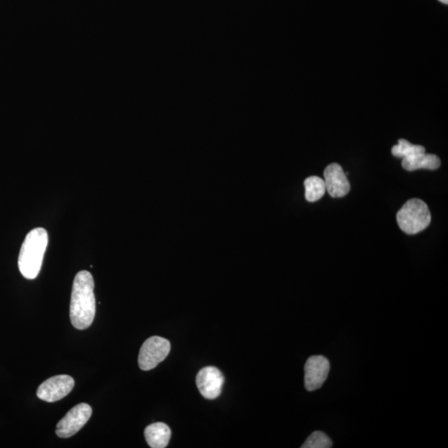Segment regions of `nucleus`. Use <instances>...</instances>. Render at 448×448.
I'll use <instances>...</instances> for the list:
<instances>
[{
  "mask_svg": "<svg viewBox=\"0 0 448 448\" xmlns=\"http://www.w3.org/2000/svg\"><path fill=\"white\" fill-rule=\"evenodd\" d=\"M94 280L89 271H81L72 285L70 319L77 330H85L94 322L96 315Z\"/></svg>",
  "mask_w": 448,
  "mask_h": 448,
  "instance_id": "f257e3e1",
  "label": "nucleus"
},
{
  "mask_svg": "<svg viewBox=\"0 0 448 448\" xmlns=\"http://www.w3.org/2000/svg\"><path fill=\"white\" fill-rule=\"evenodd\" d=\"M49 234L44 229L37 228L27 233L18 256V269L26 279L33 280L39 276L43 263Z\"/></svg>",
  "mask_w": 448,
  "mask_h": 448,
  "instance_id": "f03ea898",
  "label": "nucleus"
},
{
  "mask_svg": "<svg viewBox=\"0 0 448 448\" xmlns=\"http://www.w3.org/2000/svg\"><path fill=\"white\" fill-rule=\"evenodd\" d=\"M397 223L404 233L414 235L426 229L432 216L426 203L419 198H411L397 212Z\"/></svg>",
  "mask_w": 448,
  "mask_h": 448,
  "instance_id": "7ed1b4c3",
  "label": "nucleus"
},
{
  "mask_svg": "<svg viewBox=\"0 0 448 448\" xmlns=\"http://www.w3.org/2000/svg\"><path fill=\"white\" fill-rule=\"evenodd\" d=\"M169 351V340L160 336L151 337L141 346L138 357L139 366L142 371H151L168 357Z\"/></svg>",
  "mask_w": 448,
  "mask_h": 448,
  "instance_id": "20e7f679",
  "label": "nucleus"
},
{
  "mask_svg": "<svg viewBox=\"0 0 448 448\" xmlns=\"http://www.w3.org/2000/svg\"><path fill=\"white\" fill-rule=\"evenodd\" d=\"M92 414L91 406L79 404L73 407L60 420L57 425L56 434L59 437H70L84 427Z\"/></svg>",
  "mask_w": 448,
  "mask_h": 448,
  "instance_id": "39448f33",
  "label": "nucleus"
},
{
  "mask_svg": "<svg viewBox=\"0 0 448 448\" xmlns=\"http://www.w3.org/2000/svg\"><path fill=\"white\" fill-rule=\"evenodd\" d=\"M75 385L73 378L66 375L56 376L48 378L39 387L37 396L41 400L53 403L65 398Z\"/></svg>",
  "mask_w": 448,
  "mask_h": 448,
  "instance_id": "423d86ee",
  "label": "nucleus"
},
{
  "mask_svg": "<svg viewBox=\"0 0 448 448\" xmlns=\"http://www.w3.org/2000/svg\"><path fill=\"white\" fill-rule=\"evenodd\" d=\"M329 360L322 355H315L305 364V387L308 391H315L323 385L329 375Z\"/></svg>",
  "mask_w": 448,
  "mask_h": 448,
  "instance_id": "0eeeda50",
  "label": "nucleus"
},
{
  "mask_svg": "<svg viewBox=\"0 0 448 448\" xmlns=\"http://www.w3.org/2000/svg\"><path fill=\"white\" fill-rule=\"evenodd\" d=\"M224 383L223 373L218 368L207 366L198 373L196 385L200 394L207 399H215L220 395Z\"/></svg>",
  "mask_w": 448,
  "mask_h": 448,
  "instance_id": "6e6552de",
  "label": "nucleus"
},
{
  "mask_svg": "<svg viewBox=\"0 0 448 448\" xmlns=\"http://www.w3.org/2000/svg\"><path fill=\"white\" fill-rule=\"evenodd\" d=\"M326 191L332 198H343L350 191V184L339 164L332 163L324 172Z\"/></svg>",
  "mask_w": 448,
  "mask_h": 448,
  "instance_id": "1a4fd4ad",
  "label": "nucleus"
},
{
  "mask_svg": "<svg viewBox=\"0 0 448 448\" xmlns=\"http://www.w3.org/2000/svg\"><path fill=\"white\" fill-rule=\"evenodd\" d=\"M441 160L436 155L420 153L406 157L402 160V166L407 172L416 169H426L435 170L440 167Z\"/></svg>",
  "mask_w": 448,
  "mask_h": 448,
  "instance_id": "9d476101",
  "label": "nucleus"
},
{
  "mask_svg": "<svg viewBox=\"0 0 448 448\" xmlns=\"http://www.w3.org/2000/svg\"><path fill=\"white\" fill-rule=\"evenodd\" d=\"M172 437L170 428L163 423L149 425L145 429L146 440L152 448H165L167 447Z\"/></svg>",
  "mask_w": 448,
  "mask_h": 448,
  "instance_id": "9b49d317",
  "label": "nucleus"
},
{
  "mask_svg": "<svg viewBox=\"0 0 448 448\" xmlns=\"http://www.w3.org/2000/svg\"><path fill=\"white\" fill-rule=\"evenodd\" d=\"M306 188V200L308 202H316L324 196L326 188L324 179L318 177H308L304 182Z\"/></svg>",
  "mask_w": 448,
  "mask_h": 448,
  "instance_id": "f8f14e48",
  "label": "nucleus"
},
{
  "mask_svg": "<svg viewBox=\"0 0 448 448\" xmlns=\"http://www.w3.org/2000/svg\"><path fill=\"white\" fill-rule=\"evenodd\" d=\"M391 152L392 155L397 157V158L404 159L411 155L425 153L426 150L422 146L413 145L408 141L404 140V139H400L399 144L392 147Z\"/></svg>",
  "mask_w": 448,
  "mask_h": 448,
  "instance_id": "ddd939ff",
  "label": "nucleus"
},
{
  "mask_svg": "<svg viewBox=\"0 0 448 448\" xmlns=\"http://www.w3.org/2000/svg\"><path fill=\"white\" fill-rule=\"evenodd\" d=\"M332 446H333V443L326 433L316 431L309 436L302 448H330Z\"/></svg>",
  "mask_w": 448,
  "mask_h": 448,
  "instance_id": "4468645a",
  "label": "nucleus"
},
{
  "mask_svg": "<svg viewBox=\"0 0 448 448\" xmlns=\"http://www.w3.org/2000/svg\"><path fill=\"white\" fill-rule=\"evenodd\" d=\"M438 1H440L442 4H448V0H438Z\"/></svg>",
  "mask_w": 448,
  "mask_h": 448,
  "instance_id": "2eb2a0df",
  "label": "nucleus"
}]
</instances>
